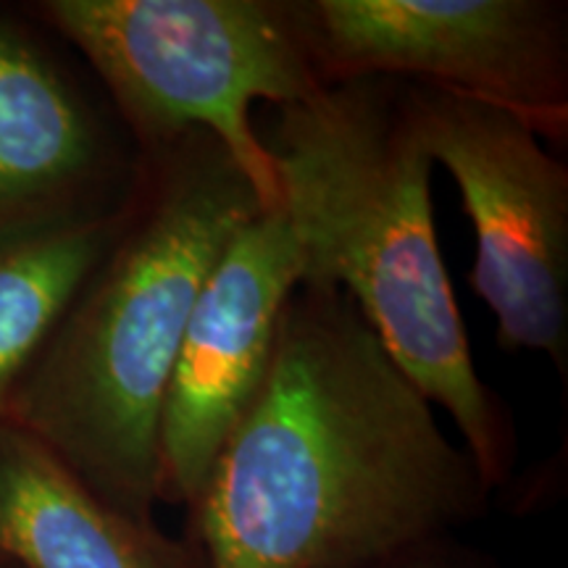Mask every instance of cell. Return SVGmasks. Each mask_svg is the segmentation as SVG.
<instances>
[{"label":"cell","instance_id":"6da1fadb","mask_svg":"<svg viewBox=\"0 0 568 568\" xmlns=\"http://www.w3.org/2000/svg\"><path fill=\"white\" fill-rule=\"evenodd\" d=\"M493 495L351 297L301 284L184 535L209 568H376L471 527Z\"/></svg>","mask_w":568,"mask_h":568},{"label":"cell","instance_id":"7a4b0ae2","mask_svg":"<svg viewBox=\"0 0 568 568\" xmlns=\"http://www.w3.org/2000/svg\"><path fill=\"white\" fill-rule=\"evenodd\" d=\"M264 140L303 284L335 287L432 406L456 422L485 485L518 458L510 408L481 379L437 243L432 163L408 84L364 77L276 109Z\"/></svg>","mask_w":568,"mask_h":568},{"label":"cell","instance_id":"3957f363","mask_svg":"<svg viewBox=\"0 0 568 568\" xmlns=\"http://www.w3.org/2000/svg\"><path fill=\"white\" fill-rule=\"evenodd\" d=\"M266 209L209 132L142 155L122 230L6 408L138 521L159 508V416L184 326L226 245Z\"/></svg>","mask_w":568,"mask_h":568},{"label":"cell","instance_id":"277c9868","mask_svg":"<svg viewBox=\"0 0 568 568\" xmlns=\"http://www.w3.org/2000/svg\"><path fill=\"white\" fill-rule=\"evenodd\" d=\"M24 9L80 55L140 155L209 132L268 209L280 203L253 103L284 109L329 88L301 0H34Z\"/></svg>","mask_w":568,"mask_h":568},{"label":"cell","instance_id":"5b68a950","mask_svg":"<svg viewBox=\"0 0 568 568\" xmlns=\"http://www.w3.org/2000/svg\"><path fill=\"white\" fill-rule=\"evenodd\" d=\"M432 163L458 184L477 240L468 282L497 345L548 355L568 387V166L500 105L406 82Z\"/></svg>","mask_w":568,"mask_h":568},{"label":"cell","instance_id":"8992f818","mask_svg":"<svg viewBox=\"0 0 568 568\" xmlns=\"http://www.w3.org/2000/svg\"><path fill=\"white\" fill-rule=\"evenodd\" d=\"M326 84H429L500 105L568 142L566 0H301Z\"/></svg>","mask_w":568,"mask_h":568},{"label":"cell","instance_id":"52a82bcc","mask_svg":"<svg viewBox=\"0 0 568 568\" xmlns=\"http://www.w3.org/2000/svg\"><path fill=\"white\" fill-rule=\"evenodd\" d=\"M303 253L280 205L232 237L197 295L159 416V506L187 508L272 366Z\"/></svg>","mask_w":568,"mask_h":568},{"label":"cell","instance_id":"ba28073f","mask_svg":"<svg viewBox=\"0 0 568 568\" xmlns=\"http://www.w3.org/2000/svg\"><path fill=\"white\" fill-rule=\"evenodd\" d=\"M69 45L0 6V230L122 209L142 155Z\"/></svg>","mask_w":568,"mask_h":568},{"label":"cell","instance_id":"9c48e42d","mask_svg":"<svg viewBox=\"0 0 568 568\" xmlns=\"http://www.w3.org/2000/svg\"><path fill=\"white\" fill-rule=\"evenodd\" d=\"M0 558L19 568H209L193 537L122 514L0 418Z\"/></svg>","mask_w":568,"mask_h":568},{"label":"cell","instance_id":"30bf717a","mask_svg":"<svg viewBox=\"0 0 568 568\" xmlns=\"http://www.w3.org/2000/svg\"><path fill=\"white\" fill-rule=\"evenodd\" d=\"M126 203L109 213L0 230V418L84 280L109 253Z\"/></svg>","mask_w":568,"mask_h":568},{"label":"cell","instance_id":"8fae6325","mask_svg":"<svg viewBox=\"0 0 568 568\" xmlns=\"http://www.w3.org/2000/svg\"><path fill=\"white\" fill-rule=\"evenodd\" d=\"M376 568H506L487 550L474 548L456 535L426 539L422 545L397 552Z\"/></svg>","mask_w":568,"mask_h":568},{"label":"cell","instance_id":"7c38bea8","mask_svg":"<svg viewBox=\"0 0 568 568\" xmlns=\"http://www.w3.org/2000/svg\"><path fill=\"white\" fill-rule=\"evenodd\" d=\"M0 568H19V566H17V564H11V560L0 558Z\"/></svg>","mask_w":568,"mask_h":568}]
</instances>
